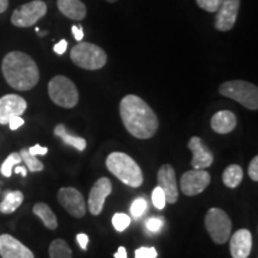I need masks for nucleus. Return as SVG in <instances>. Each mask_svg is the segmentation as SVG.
Wrapping results in <instances>:
<instances>
[{
  "label": "nucleus",
  "instance_id": "nucleus-1",
  "mask_svg": "<svg viewBox=\"0 0 258 258\" xmlns=\"http://www.w3.org/2000/svg\"><path fill=\"white\" fill-rule=\"evenodd\" d=\"M120 116L128 133L140 140L153 138L159 128L157 114L139 96L127 95L121 99Z\"/></svg>",
  "mask_w": 258,
  "mask_h": 258
},
{
  "label": "nucleus",
  "instance_id": "nucleus-2",
  "mask_svg": "<svg viewBox=\"0 0 258 258\" xmlns=\"http://www.w3.org/2000/svg\"><path fill=\"white\" fill-rule=\"evenodd\" d=\"M2 72L6 83L18 91H29L40 80V70L34 59L17 50L6 54L2 62Z\"/></svg>",
  "mask_w": 258,
  "mask_h": 258
},
{
  "label": "nucleus",
  "instance_id": "nucleus-3",
  "mask_svg": "<svg viewBox=\"0 0 258 258\" xmlns=\"http://www.w3.org/2000/svg\"><path fill=\"white\" fill-rule=\"evenodd\" d=\"M106 169L125 185L139 188L144 183V175L139 164L128 154L112 152L105 161Z\"/></svg>",
  "mask_w": 258,
  "mask_h": 258
},
{
  "label": "nucleus",
  "instance_id": "nucleus-4",
  "mask_svg": "<svg viewBox=\"0 0 258 258\" xmlns=\"http://www.w3.org/2000/svg\"><path fill=\"white\" fill-rule=\"evenodd\" d=\"M220 95L238 102L244 108L256 111L258 109V89L245 80H230L219 86Z\"/></svg>",
  "mask_w": 258,
  "mask_h": 258
},
{
  "label": "nucleus",
  "instance_id": "nucleus-5",
  "mask_svg": "<svg viewBox=\"0 0 258 258\" xmlns=\"http://www.w3.org/2000/svg\"><path fill=\"white\" fill-rule=\"evenodd\" d=\"M70 56L74 64L88 71L101 70L108 61L106 53L101 47L83 41L72 48Z\"/></svg>",
  "mask_w": 258,
  "mask_h": 258
},
{
  "label": "nucleus",
  "instance_id": "nucleus-6",
  "mask_svg": "<svg viewBox=\"0 0 258 258\" xmlns=\"http://www.w3.org/2000/svg\"><path fill=\"white\" fill-rule=\"evenodd\" d=\"M48 95L56 105L72 109L79 102V91L76 84L64 76H56L48 84Z\"/></svg>",
  "mask_w": 258,
  "mask_h": 258
},
{
  "label": "nucleus",
  "instance_id": "nucleus-7",
  "mask_svg": "<svg viewBox=\"0 0 258 258\" xmlns=\"http://www.w3.org/2000/svg\"><path fill=\"white\" fill-rule=\"evenodd\" d=\"M205 226L212 240L222 245L228 241L232 232V221L227 213L220 208H211L205 218Z\"/></svg>",
  "mask_w": 258,
  "mask_h": 258
},
{
  "label": "nucleus",
  "instance_id": "nucleus-8",
  "mask_svg": "<svg viewBox=\"0 0 258 258\" xmlns=\"http://www.w3.org/2000/svg\"><path fill=\"white\" fill-rule=\"evenodd\" d=\"M47 14V4L43 0H32L19 6L11 16V23L17 28H30Z\"/></svg>",
  "mask_w": 258,
  "mask_h": 258
},
{
  "label": "nucleus",
  "instance_id": "nucleus-9",
  "mask_svg": "<svg viewBox=\"0 0 258 258\" xmlns=\"http://www.w3.org/2000/svg\"><path fill=\"white\" fill-rule=\"evenodd\" d=\"M57 201L64 211L72 215L73 218L80 219L84 218L86 214V203L84 200V196L77 189L72 186L67 188H61L57 191Z\"/></svg>",
  "mask_w": 258,
  "mask_h": 258
},
{
  "label": "nucleus",
  "instance_id": "nucleus-10",
  "mask_svg": "<svg viewBox=\"0 0 258 258\" xmlns=\"http://www.w3.org/2000/svg\"><path fill=\"white\" fill-rule=\"evenodd\" d=\"M209 183H211V175L207 171L194 169L183 173L179 180V186L184 195L196 196L205 191Z\"/></svg>",
  "mask_w": 258,
  "mask_h": 258
},
{
  "label": "nucleus",
  "instance_id": "nucleus-11",
  "mask_svg": "<svg viewBox=\"0 0 258 258\" xmlns=\"http://www.w3.org/2000/svg\"><path fill=\"white\" fill-rule=\"evenodd\" d=\"M112 191V184L110 179L106 177H101L97 179L95 184L90 190L88 208L92 215H99L104 208L105 199L110 195Z\"/></svg>",
  "mask_w": 258,
  "mask_h": 258
},
{
  "label": "nucleus",
  "instance_id": "nucleus-12",
  "mask_svg": "<svg viewBox=\"0 0 258 258\" xmlns=\"http://www.w3.org/2000/svg\"><path fill=\"white\" fill-rule=\"evenodd\" d=\"M239 9L240 0H222L220 8L215 12V29L219 31H230L237 22Z\"/></svg>",
  "mask_w": 258,
  "mask_h": 258
},
{
  "label": "nucleus",
  "instance_id": "nucleus-13",
  "mask_svg": "<svg viewBox=\"0 0 258 258\" xmlns=\"http://www.w3.org/2000/svg\"><path fill=\"white\" fill-rule=\"evenodd\" d=\"M157 180L158 186H160L165 194L166 203H171V205L176 203L178 200V185H177L176 171L173 166L170 164L161 165L158 170Z\"/></svg>",
  "mask_w": 258,
  "mask_h": 258
},
{
  "label": "nucleus",
  "instance_id": "nucleus-14",
  "mask_svg": "<svg viewBox=\"0 0 258 258\" xmlns=\"http://www.w3.org/2000/svg\"><path fill=\"white\" fill-rule=\"evenodd\" d=\"M27 101L22 96L10 93L0 98V124H8L14 116H22L27 110Z\"/></svg>",
  "mask_w": 258,
  "mask_h": 258
},
{
  "label": "nucleus",
  "instance_id": "nucleus-15",
  "mask_svg": "<svg viewBox=\"0 0 258 258\" xmlns=\"http://www.w3.org/2000/svg\"><path fill=\"white\" fill-rule=\"evenodd\" d=\"M188 148L192 152V159L190 165L194 169L205 170L212 166L213 161H214V157H213L211 150L202 143L201 138L192 137L190 139L188 143Z\"/></svg>",
  "mask_w": 258,
  "mask_h": 258
},
{
  "label": "nucleus",
  "instance_id": "nucleus-16",
  "mask_svg": "<svg viewBox=\"0 0 258 258\" xmlns=\"http://www.w3.org/2000/svg\"><path fill=\"white\" fill-rule=\"evenodd\" d=\"M230 251L232 258H247L252 250V234L246 228H240L231 235Z\"/></svg>",
  "mask_w": 258,
  "mask_h": 258
},
{
  "label": "nucleus",
  "instance_id": "nucleus-17",
  "mask_svg": "<svg viewBox=\"0 0 258 258\" xmlns=\"http://www.w3.org/2000/svg\"><path fill=\"white\" fill-rule=\"evenodd\" d=\"M0 256L3 258H35L30 249L10 234L0 235Z\"/></svg>",
  "mask_w": 258,
  "mask_h": 258
},
{
  "label": "nucleus",
  "instance_id": "nucleus-18",
  "mask_svg": "<svg viewBox=\"0 0 258 258\" xmlns=\"http://www.w3.org/2000/svg\"><path fill=\"white\" fill-rule=\"evenodd\" d=\"M237 125V117L230 110H221L213 115L211 127L218 134H228L234 131Z\"/></svg>",
  "mask_w": 258,
  "mask_h": 258
},
{
  "label": "nucleus",
  "instance_id": "nucleus-19",
  "mask_svg": "<svg viewBox=\"0 0 258 258\" xmlns=\"http://www.w3.org/2000/svg\"><path fill=\"white\" fill-rule=\"evenodd\" d=\"M56 4L61 14L73 21H82L88 14L86 6L82 0H57Z\"/></svg>",
  "mask_w": 258,
  "mask_h": 258
},
{
  "label": "nucleus",
  "instance_id": "nucleus-20",
  "mask_svg": "<svg viewBox=\"0 0 258 258\" xmlns=\"http://www.w3.org/2000/svg\"><path fill=\"white\" fill-rule=\"evenodd\" d=\"M34 214L41 219V221L43 222V225L46 226L48 230H56L57 228V219L56 215L54 214L53 211L47 203L44 202H38L32 208Z\"/></svg>",
  "mask_w": 258,
  "mask_h": 258
},
{
  "label": "nucleus",
  "instance_id": "nucleus-21",
  "mask_svg": "<svg viewBox=\"0 0 258 258\" xmlns=\"http://www.w3.org/2000/svg\"><path fill=\"white\" fill-rule=\"evenodd\" d=\"M54 134L56 137H59L61 140H62L63 144L69 145V146H72L78 150L79 152H83L86 148V140L83 139L82 137H76V135L70 134L69 132L66 131V127L63 124H56L55 128H54Z\"/></svg>",
  "mask_w": 258,
  "mask_h": 258
},
{
  "label": "nucleus",
  "instance_id": "nucleus-22",
  "mask_svg": "<svg viewBox=\"0 0 258 258\" xmlns=\"http://www.w3.org/2000/svg\"><path fill=\"white\" fill-rule=\"evenodd\" d=\"M24 201L23 192L16 190V191H9L5 194L4 200L0 203V213L3 214H11L21 207Z\"/></svg>",
  "mask_w": 258,
  "mask_h": 258
},
{
  "label": "nucleus",
  "instance_id": "nucleus-23",
  "mask_svg": "<svg viewBox=\"0 0 258 258\" xmlns=\"http://www.w3.org/2000/svg\"><path fill=\"white\" fill-rule=\"evenodd\" d=\"M243 177V169L239 165L232 164V165L226 167L224 173H222V182L227 188L234 189L240 184Z\"/></svg>",
  "mask_w": 258,
  "mask_h": 258
},
{
  "label": "nucleus",
  "instance_id": "nucleus-24",
  "mask_svg": "<svg viewBox=\"0 0 258 258\" xmlns=\"http://www.w3.org/2000/svg\"><path fill=\"white\" fill-rule=\"evenodd\" d=\"M50 258H72V250L63 239H55L49 245Z\"/></svg>",
  "mask_w": 258,
  "mask_h": 258
},
{
  "label": "nucleus",
  "instance_id": "nucleus-25",
  "mask_svg": "<svg viewBox=\"0 0 258 258\" xmlns=\"http://www.w3.org/2000/svg\"><path fill=\"white\" fill-rule=\"evenodd\" d=\"M19 154H21L22 157V161H24L25 166H27V169L29 171H31V172H40V171H43V164L37 159L36 156H32V154L29 153L27 148H23V150L19 152Z\"/></svg>",
  "mask_w": 258,
  "mask_h": 258
},
{
  "label": "nucleus",
  "instance_id": "nucleus-26",
  "mask_svg": "<svg viewBox=\"0 0 258 258\" xmlns=\"http://www.w3.org/2000/svg\"><path fill=\"white\" fill-rule=\"evenodd\" d=\"M21 163H22L21 154L17 153V152H14V153L10 154L8 158H6L4 163H3L2 169H0V171H2V173L5 177H11L12 167H14L15 165H19Z\"/></svg>",
  "mask_w": 258,
  "mask_h": 258
},
{
  "label": "nucleus",
  "instance_id": "nucleus-27",
  "mask_svg": "<svg viewBox=\"0 0 258 258\" xmlns=\"http://www.w3.org/2000/svg\"><path fill=\"white\" fill-rule=\"evenodd\" d=\"M131 225V218L124 213H116L112 217V226L117 232H123Z\"/></svg>",
  "mask_w": 258,
  "mask_h": 258
},
{
  "label": "nucleus",
  "instance_id": "nucleus-28",
  "mask_svg": "<svg viewBox=\"0 0 258 258\" xmlns=\"http://www.w3.org/2000/svg\"><path fill=\"white\" fill-rule=\"evenodd\" d=\"M148 206H147V201L144 198H139L137 200H134L133 203L131 206V214L133 215V218L138 219L140 217H143L145 214V212L147 211Z\"/></svg>",
  "mask_w": 258,
  "mask_h": 258
},
{
  "label": "nucleus",
  "instance_id": "nucleus-29",
  "mask_svg": "<svg viewBox=\"0 0 258 258\" xmlns=\"http://www.w3.org/2000/svg\"><path fill=\"white\" fill-rule=\"evenodd\" d=\"M222 0H196V4L205 11L211 12V14H215L220 8Z\"/></svg>",
  "mask_w": 258,
  "mask_h": 258
},
{
  "label": "nucleus",
  "instance_id": "nucleus-30",
  "mask_svg": "<svg viewBox=\"0 0 258 258\" xmlns=\"http://www.w3.org/2000/svg\"><path fill=\"white\" fill-rule=\"evenodd\" d=\"M152 202H153L154 207H156L157 209H164V208H165V205H166L165 194H164L163 189H161L160 186H157V188L153 190Z\"/></svg>",
  "mask_w": 258,
  "mask_h": 258
},
{
  "label": "nucleus",
  "instance_id": "nucleus-31",
  "mask_svg": "<svg viewBox=\"0 0 258 258\" xmlns=\"http://www.w3.org/2000/svg\"><path fill=\"white\" fill-rule=\"evenodd\" d=\"M158 252L156 247H139L135 251V258H157Z\"/></svg>",
  "mask_w": 258,
  "mask_h": 258
},
{
  "label": "nucleus",
  "instance_id": "nucleus-32",
  "mask_svg": "<svg viewBox=\"0 0 258 258\" xmlns=\"http://www.w3.org/2000/svg\"><path fill=\"white\" fill-rule=\"evenodd\" d=\"M163 225H164L163 219H160V218H150L146 221V228L148 231L153 232V233L159 232L160 228L163 227Z\"/></svg>",
  "mask_w": 258,
  "mask_h": 258
},
{
  "label": "nucleus",
  "instance_id": "nucleus-33",
  "mask_svg": "<svg viewBox=\"0 0 258 258\" xmlns=\"http://www.w3.org/2000/svg\"><path fill=\"white\" fill-rule=\"evenodd\" d=\"M247 172H249L250 178L252 179L253 182H257L258 180V157L257 156L253 157V159L251 160Z\"/></svg>",
  "mask_w": 258,
  "mask_h": 258
},
{
  "label": "nucleus",
  "instance_id": "nucleus-34",
  "mask_svg": "<svg viewBox=\"0 0 258 258\" xmlns=\"http://www.w3.org/2000/svg\"><path fill=\"white\" fill-rule=\"evenodd\" d=\"M8 124L10 125V129H11V131H16V129H18L24 124V120L21 116H14V117L10 118Z\"/></svg>",
  "mask_w": 258,
  "mask_h": 258
},
{
  "label": "nucleus",
  "instance_id": "nucleus-35",
  "mask_svg": "<svg viewBox=\"0 0 258 258\" xmlns=\"http://www.w3.org/2000/svg\"><path fill=\"white\" fill-rule=\"evenodd\" d=\"M28 151L32 156H44V154L48 153V148L41 146V145H35V146L29 148Z\"/></svg>",
  "mask_w": 258,
  "mask_h": 258
},
{
  "label": "nucleus",
  "instance_id": "nucleus-36",
  "mask_svg": "<svg viewBox=\"0 0 258 258\" xmlns=\"http://www.w3.org/2000/svg\"><path fill=\"white\" fill-rule=\"evenodd\" d=\"M77 241H78L79 246L82 247V250L86 251L88 250V244H89V235L85 233H79L77 234Z\"/></svg>",
  "mask_w": 258,
  "mask_h": 258
},
{
  "label": "nucleus",
  "instance_id": "nucleus-37",
  "mask_svg": "<svg viewBox=\"0 0 258 258\" xmlns=\"http://www.w3.org/2000/svg\"><path fill=\"white\" fill-rule=\"evenodd\" d=\"M53 49L56 54H59V55H62V54H64V51H66V49H67V41L66 40H61L60 42H57L55 46H54Z\"/></svg>",
  "mask_w": 258,
  "mask_h": 258
},
{
  "label": "nucleus",
  "instance_id": "nucleus-38",
  "mask_svg": "<svg viewBox=\"0 0 258 258\" xmlns=\"http://www.w3.org/2000/svg\"><path fill=\"white\" fill-rule=\"evenodd\" d=\"M72 34L74 35V38H76L77 41L80 42L84 38V31H83V28L82 25H79V27H77V25H73L72 27Z\"/></svg>",
  "mask_w": 258,
  "mask_h": 258
},
{
  "label": "nucleus",
  "instance_id": "nucleus-39",
  "mask_svg": "<svg viewBox=\"0 0 258 258\" xmlns=\"http://www.w3.org/2000/svg\"><path fill=\"white\" fill-rule=\"evenodd\" d=\"M115 258H127V251H125V247L120 246L118 247L117 252L114 254Z\"/></svg>",
  "mask_w": 258,
  "mask_h": 258
},
{
  "label": "nucleus",
  "instance_id": "nucleus-40",
  "mask_svg": "<svg viewBox=\"0 0 258 258\" xmlns=\"http://www.w3.org/2000/svg\"><path fill=\"white\" fill-rule=\"evenodd\" d=\"M15 172L16 173H22V176L25 177V176H27V173H28V170H27V167L17 165L15 167Z\"/></svg>",
  "mask_w": 258,
  "mask_h": 258
},
{
  "label": "nucleus",
  "instance_id": "nucleus-41",
  "mask_svg": "<svg viewBox=\"0 0 258 258\" xmlns=\"http://www.w3.org/2000/svg\"><path fill=\"white\" fill-rule=\"evenodd\" d=\"M9 8V0H0V14L5 12Z\"/></svg>",
  "mask_w": 258,
  "mask_h": 258
},
{
  "label": "nucleus",
  "instance_id": "nucleus-42",
  "mask_svg": "<svg viewBox=\"0 0 258 258\" xmlns=\"http://www.w3.org/2000/svg\"><path fill=\"white\" fill-rule=\"evenodd\" d=\"M105 2H108V3H116V2H117V0H105Z\"/></svg>",
  "mask_w": 258,
  "mask_h": 258
}]
</instances>
